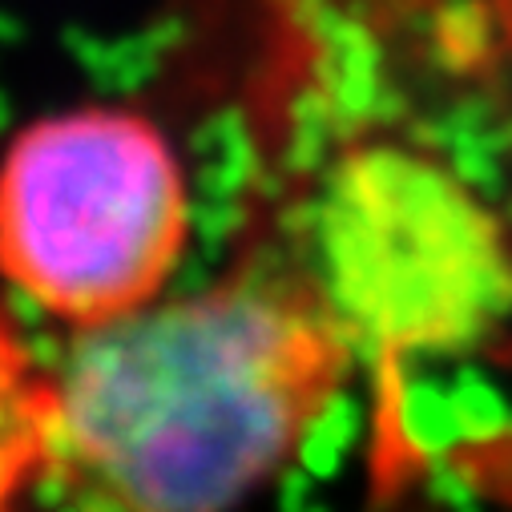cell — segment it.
<instances>
[{"label": "cell", "instance_id": "obj_2", "mask_svg": "<svg viewBox=\"0 0 512 512\" xmlns=\"http://www.w3.org/2000/svg\"><path fill=\"white\" fill-rule=\"evenodd\" d=\"M295 254L383 388L480 351L512 319V222L456 162L408 138L339 146L307 194Z\"/></svg>", "mask_w": 512, "mask_h": 512}, {"label": "cell", "instance_id": "obj_3", "mask_svg": "<svg viewBox=\"0 0 512 512\" xmlns=\"http://www.w3.org/2000/svg\"><path fill=\"white\" fill-rule=\"evenodd\" d=\"M186 246V170L146 113H49L0 150V279L69 331L162 299Z\"/></svg>", "mask_w": 512, "mask_h": 512}, {"label": "cell", "instance_id": "obj_1", "mask_svg": "<svg viewBox=\"0 0 512 512\" xmlns=\"http://www.w3.org/2000/svg\"><path fill=\"white\" fill-rule=\"evenodd\" d=\"M359 359L295 246L73 331L41 396L65 512H238L299 464Z\"/></svg>", "mask_w": 512, "mask_h": 512}]
</instances>
